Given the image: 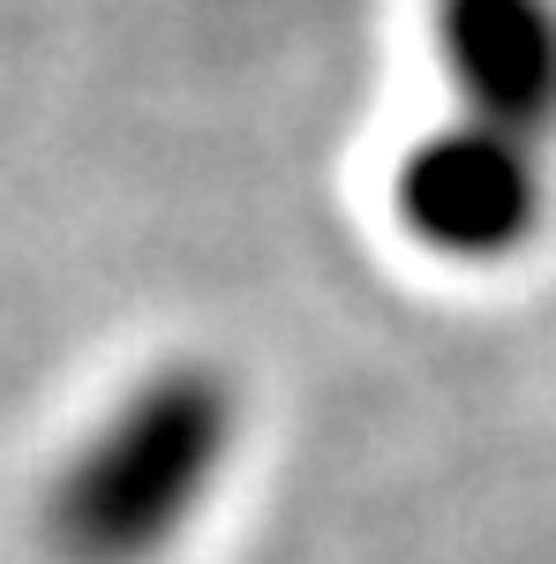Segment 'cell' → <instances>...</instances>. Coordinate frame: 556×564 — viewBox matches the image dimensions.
I'll return each mask as SVG.
<instances>
[{
	"label": "cell",
	"instance_id": "3",
	"mask_svg": "<svg viewBox=\"0 0 556 564\" xmlns=\"http://www.w3.org/2000/svg\"><path fill=\"white\" fill-rule=\"evenodd\" d=\"M436 53L473 121L526 143L556 121V0H436Z\"/></svg>",
	"mask_w": 556,
	"mask_h": 564
},
{
	"label": "cell",
	"instance_id": "2",
	"mask_svg": "<svg viewBox=\"0 0 556 564\" xmlns=\"http://www.w3.org/2000/svg\"><path fill=\"white\" fill-rule=\"evenodd\" d=\"M399 218L406 234L459 263L512 257L542 218V166L534 143L497 121H451L399 159Z\"/></svg>",
	"mask_w": 556,
	"mask_h": 564
},
{
	"label": "cell",
	"instance_id": "1",
	"mask_svg": "<svg viewBox=\"0 0 556 564\" xmlns=\"http://www.w3.org/2000/svg\"><path fill=\"white\" fill-rule=\"evenodd\" d=\"M218 452H226V391L196 369H166L135 384L113 406V422L76 452L53 520L84 557H135L196 505Z\"/></svg>",
	"mask_w": 556,
	"mask_h": 564
}]
</instances>
